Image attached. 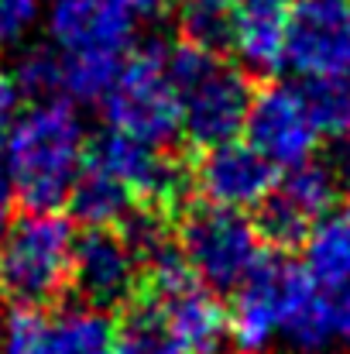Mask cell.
<instances>
[{"instance_id":"25","label":"cell","mask_w":350,"mask_h":354,"mask_svg":"<svg viewBox=\"0 0 350 354\" xmlns=\"http://www.w3.org/2000/svg\"><path fill=\"white\" fill-rule=\"evenodd\" d=\"M330 303V317H333V334L337 344L350 348V289H337V292H323Z\"/></svg>"},{"instance_id":"11","label":"cell","mask_w":350,"mask_h":354,"mask_svg":"<svg viewBox=\"0 0 350 354\" xmlns=\"http://www.w3.org/2000/svg\"><path fill=\"white\" fill-rule=\"evenodd\" d=\"M193 189L217 207L254 214V207L271 193L278 169L240 134L231 141L200 148L193 165Z\"/></svg>"},{"instance_id":"5","label":"cell","mask_w":350,"mask_h":354,"mask_svg":"<svg viewBox=\"0 0 350 354\" xmlns=\"http://www.w3.org/2000/svg\"><path fill=\"white\" fill-rule=\"evenodd\" d=\"M107 127L124 131L137 141L168 148L182 138V114L179 93L165 69V48L144 45L130 48L114 86L100 100Z\"/></svg>"},{"instance_id":"27","label":"cell","mask_w":350,"mask_h":354,"mask_svg":"<svg viewBox=\"0 0 350 354\" xmlns=\"http://www.w3.org/2000/svg\"><path fill=\"white\" fill-rule=\"evenodd\" d=\"M21 207H17V193H14V183H10V176H7V169H3V162H0V231H3V224L17 214Z\"/></svg>"},{"instance_id":"29","label":"cell","mask_w":350,"mask_h":354,"mask_svg":"<svg viewBox=\"0 0 350 354\" xmlns=\"http://www.w3.org/2000/svg\"><path fill=\"white\" fill-rule=\"evenodd\" d=\"M340 172H344V179L350 183V134L340 138Z\"/></svg>"},{"instance_id":"1","label":"cell","mask_w":350,"mask_h":354,"mask_svg":"<svg viewBox=\"0 0 350 354\" xmlns=\"http://www.w3.org/2000/svg\"><path fill=\"white\" fill-rule=\"evenodd\" d=\"M86 131L69 97L31 100L3 141V169L21 210H62L86 162Z\"/></svg>"},{"instance_id":"26","label":"cell","mask_w":350,"mask_h":354,"mask_svg":"<svg viewBox=\"0 0 350 354\" xmlns=\"http://www.w3.org/2000/svg\"><path fill=\"white\" fill-rule=\"evenodd\" d=\"M120 3L134 14L137 24H144V21H158L162 14L172 10V0H120Z\"/></svg>"},{"instance_id":"10","label":"cell","mask_w":350,"mask_h":354,"mask_svg":"<svg viewBox=\"0 0 350 354\" xmlns=\"http://www.w3.org/2000/svg\"><path fill=\"white\" fill-rule=\"evenodd\" d=\"M72 289L104 313L127 310L141 292V261L117 227H83L72 251Z\"/></svg>"},{"instance_id":"15","label":"cell","mask_w":350,"mask_h":354,"mask_svg":"<svg viewBox=\"0 0 350 354\" xmlns=\"http://www.w3.org/2000/svg\"><path fill=\"white\" fill-rule=\"evenodd\" d=\"M165 320V327L189 348L193 354H227L231 351V313L227 303L220 299L217 289L203 286L200 279L165 292V296H148Z\"/></svg>"},{"instance_id":"13","label":"cell","mask_w":350,"mask_h":354,"mask_svg":"<svg viewBox=\"0 0 350 354\" xmlns=\"http://www.w3.org/2000/svg\"><path fill=\"white\" fill-rule=\"evenodd\" d=\"M137 28L120 0H52L48 7V38L59 55L127 59Z\"/></svg>"},{"instance_id":"14","label":"cell","mask_w":350,"mask_h":354,"mask_svg":"<svg viewBox=\"0 0 350 354\" xmlns=\"http://www.w3.org/2000/svg\"><path fill=\"white\" fill-rule=\"evenodd\" d=\"M292 265L295 261L285 251H268L261 265L233 289V303L227 306L233 354H268L278 341V317Z\"/></svg>"},{"instance_id":"4","label":"cell","mask_w":350,"mask_h":354,"mask_svg":"<svg viewBox=\"0 0 350 354\" xmlns=\"http://www.w3.org/2000/svg\"><path fill=\"white\" fill-rule=\"evenodd\" d=\"M179 214V251L189 261L193 275L217 292H233L271 251L254 217L244 210H227L203 200L196 207H182Z\"/></svg>"},{"instance_id":"21","label":"cell","mask_w":350,"mask_h":354,"mask_svg":"<svg viewBox=\"0 0 350 354\" xmlns=\"http://www.w3.org/2000/svg\"><path fill=\"white\" fill-rule=\"evenodd\" d=\"M302 97H306V107H309L323 138L327 134L330 138L350 134V73L306 80Z\"/></svg>"},{"instance_id":"24","label":"cell","mask_w":350,"mask_h":354,"mask_svg":"<svg viewBox=\"0 0 350 354\" xmlns=\"http://www.w3.org/2000/svg\"><path fill=\"white\" fill-rule=\"evenodd\" d=\"M28 104H31V100H28V93L21 90L17 76L0 73V148H3L7 134L14 131V124L21 120V114H24Z\"/></svg>"},{"instance_id":"19","label":"cell","mask_w":350,"mask_h":354,"mask_svg":"<svg viewBox=\"0 0 350 354\" xmlns=\"http://www.w3.org/2000/svg\"><path fill=\"white\" fill-rule=\"evenodd\" d=\"M302 268L323 292L350 289V214H327L302 244Z\"/></svg>"},{"instance_id":"20","label":"cell","mask_w":350,"mask_h":354,"mask_svg":"<svg viewBox=\"0 0 350 354\" xmlns=\"http://www.w3.org/2000/svg\"><path fill=\"white\" fill-rule=\"evenodd\" d=\"M172 14L179 41H189L213 55H227L233 48L237 0H172Z\"/></svg>"},{"instance_id":"28","label":"cell","mask_w":350,"mask_h":354,"mask_svg":"<svg viewBox=\"0 0 350 354\" xmlns=\"http://www.w3.org/2000/svg\"><path fill=\"white\" fill-rule=\"evenodd\" d=\"M100 354H144V351H141V344H137L130 334H124V330H120V334H117L114 341H110Z\"/></svg>"},{"instance_id":"17","label":"cell","mask_w":350,"mask_h":354,"mask_svg":"<svg viewBox=\"0 0 350 354\" xmlns=\"http://www.w3.org/2000/svg\"><path fill=\"white\" fill-rule=\"evenodd\" d=\"M278 341H285L295 354H327L337 348L333 317L323 289L313 282V275L302 268V261L292 265L282 317H278Z\"/></svg>"},{"instance_id":"12","label":"cell","mask_w":350,"mask_h":354,"mask_svg":"<svg viewBox=\"0 0 350 354\" xmlns=\"http://www.w3.org/2000/svg\"><path fill=\"white\" fill-rule=\"evenodd\" d=\"M285 69L302 80L350 73V0H292Z\"/></svg>"},{"instance_id":"18","label":"cell","mask_w":350,"mask_h":354,"mask_svg":"<svg viewBox=\"0 0 350 354\" xmlns=\"http://www.w3.org/2000/svg\"><path fill=\"white\" fill-rule=\"evenodd\" d=\"M62 210H69V221L83 227H117L134 210V196L110 172H104L100 165L86 158Z\"/></svg>"},{"instance_id":"9","label":"cell","mask_w":350,"mask_h":354,"mask_svg":"<svg viewBox=\"0 0 350 354\" xmlns=\"http://www.w3.org/2000/svg\"><path fill=\"white\" fill-rule=\"evenodd\" d=\"M240 134L278 172L316 158V148L323 141L316 120L306 107L302 86H289V83H278V80L254 86V97H251Z\"/></svg>"},{"instance_id":"23","label":"cell","mask_w":350,"mask_h":354,"mask_svg":"<svg viewBox=\"0 0 350 354\" xmlns=\"http://www.w3.org/2000/svg\"><path fill=\"white\" fill-rule=\"evenodd\" d=\"M41 0H0V48L17 41L38 17Z\"/></svg>"},{"instance_id":"8","label":"cell","mask_w":350,"mask_h":354,"mask_svg":"<svg viewBox=\"0 0 350 354\" xmlns=\"http://www.w3.org/2000/svg\"><path fill=\"white\" fill-rule=\"evenodd\" d=\"M114 337V313L86 303L55 313L52 306H10L0 330V354H100Z\"/></svg>"},{"instance_id":"22","label":"cell","mask_w":350,"mask_h":354,"mask_svg":"<svg viewBox=\"0 0 350 354\" xmlns=\"http://www.w3.org/2000/svg\"><path fill=\"white\" fill-rule=\"evenodd\" d=\"M17 83L28 93V100H48V97H62V59L52 48H31L21 66H17Z\"/></svg>"},{"instance_id":"16","label":"cell","mask_w":350,"mask_h":354,"mask_svg":"<svg viewBox=\"0 0 350 354\" xmlns=\"http://www.w3.org/2000/svg\"><path fill=\"white\" fill-rule=\"evenodd\" d=\"M292 0H237L233 55L254 76L275 80L285 69V35H289Z\"/></svg>"},{"instance_id":"6","label":"cell","mask_w":350,"mask_h":354,"mask_svg":"<svg viewBox=\"0 0 350 354\" xmlns=\"http://www.w3.org/2000/svg\"><path fill=\"white\" fill-rule=\"evenodd\" d=\"M86 158L104 172H110L141 207L175 214L186 207V196L193 189L189 165L179 162L168 148L137 141L114 127H107L86 145Z\"/></svg>"},{"instance_id":"2","label":"cell","mask_w":350,"mask_h":354,"mask_svg":"<svg viewBox=\"0 0 350 354\" xmlns=\"http://www.w3.org/2000/svg\"><path fill=\"white\" fill-rule=\"evenodd\" d=\"M76 224L62 210H17L0 231V299L55 306L72 289Z\"/></svg>"},{"instance_id":"7","label":"cell","mask_w":350,"mask_h":354,"mask_svg":"<svg viewBox=\"0 0 350 354\" xmlns=\"http://www.w3.org/2000/svg\"><path fill=\"white\" fill-rule=\"evenodd\" d=\"M337 176L316 158L282 169L271 193L254 207V224L271 251H302L313 227L333 214Z\"/></svg>"},{"instance_id":"3","label":"cell","mask_w":350,"mask_h":354,"mask_svg":"<svg viewBox=\"0 0 350 354\" xmlns=\"http://www.w3.org/2000/svg\"><path fill=\"white\" fill-rule=\"evenodd\" d=\"M165 69L179 93L182 138L196 151L240 138L254 97V83L244 69L189 41L165 48Z\"/></svg>"}]
</instances>
